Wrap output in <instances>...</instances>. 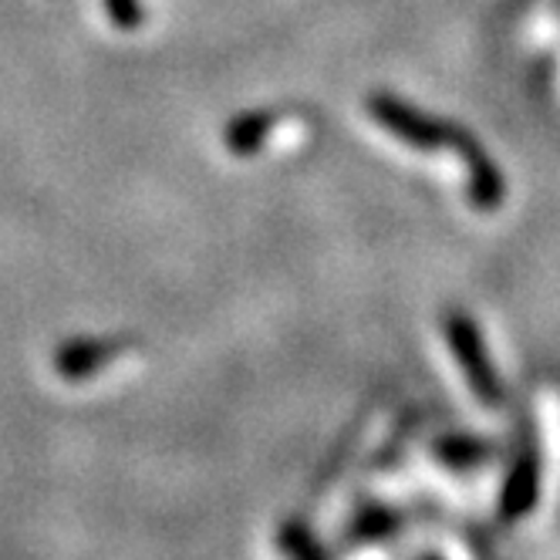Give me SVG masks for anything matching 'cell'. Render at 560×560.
I'll list each match as a JSON object with an SVG mask.
<instances>
[{
	"label": "cell",
	"mask_w": 560,
	"mask_h": 560,
	"mask_svg": "<svg viewBox=\"0 0 560 560\" xmlns=\"http://www.w3.org/2000/svg\"><path fill=\"white\" fill-rule=\"evenodd\" d=\"M369 115L375 122L402 145L419 149V152H456L459 163H466V192L472 199L476 210H497L506 196V183L503 173L497 170L493 159L483 152L463 126H453L446 118H435L402 98H395L388 92H375L365 102Z\"/></svg>",
	"instance_id": "6da1fadb"
},
{
	"label": "cell",
	"mask_w": 560,
	"mask_h": 560,
	"mask_svg": "<svg viewBox=\"0 0 560 560\" xmlns=\"http://www.w3.org/2000/svg\"><path fill=\"white\" fill-rule=\"evenodd\" d=\"M398 524H402V513H395L392 506H365L354 516L351 524V540H378L388 537Z\"/></svg>",
	"instance_id": "52a82bcc"
},
{
	"label": "cell",
	"mask_w": 560,
	"mask_h": 560,
	"mask_svg": "<svg viewBox=\"0 0 560 560\" xmlns=\"http://www.w3.org/2000/svg\"><path fill=\"white\" fill-rule=\"evenodd\" d=\"M277 122H280V112H270V108L244 112V115H236L233 122L223 129V142L236 155H254L273 136Z\"/></svg>",
	"instance_id": "5b68a950"
},
{
	"label": "cell",
	"mask_w": 560,
	"mask_h": 560,
	"mask_svg": "<svg viewBox=\"0 0 560 560\" xmlns=\"http://www.w3.org/2000/svg\"><path fill=\"white\" fill-rule=\"evenodd\" d=\"M102 4H105V14L112 18V24L122 31H136L145 18L142 0H102Z\"/></svg>",
	"instance_id": "9c48e42d"
},
{
	"label": "cell",
	"mask_w": 560,
	"mask_h": 560,
	"mask_svg": "<svg viewBox=\"0 0 560 560\" xmlns=\"http://www.w3.org/2000/svg\"><path fill=\"white\" fill-rule=\"evenodd\" d=\"M432 456L439 463H446L450 469H472L493 456V446L476 435H443V439H435Z\"/></svg>",
	"instance_id": "8992f818"
},
{
	"label": "cell",
	"mask_w": 560,
	"mask_h": 560,
	"mask_svg": "<svg viewBox=\"0 0 560 560\" xmlns=\"http://www.w3.org/2000/svg\"><path fill=\"white\" fill-rule=\"evenodd\" d=\"M537 500H540V450L534 439H524L500 493V516L506 524L524 520L537 506Z\"/></svg>",
	"instance_id": "3957f363"
},
{
	"label": "cell",
	"mask_w": 560,
	"mask_h": 560,
	"mask_svg": "<svg viewBox=\"0 0 560 560\" xmlns=\"http://www.w3.org/2000/svg\"><path fill=\"white\" fill-rule=\"evenodd\" d=\"M446 341H450V351H453V358L459 362V369H463L472 395L487 409H500L506 392H503V382H500V375L493 369V358L487 354L483 335H479V328H476V322H472L469 314L453 311L446 317Z\"/></svg>",
	"instance_id": "7a4b0ae2"
},
{
	"label": "cell",
	"mask_w": 560,
	"mask_h": 560,
	"mask_svg": "<svg viewBox=\"0 0 560 560\" xmlns=\"http://www.w3.org/2000/svg\"><path fill=\"white\" fill-rule=\"evenodd\" d=\"M122 341H112V338H78L68 341L55 351V372L68 382H82L92 378L95 372H102L112 358L122 354Z\"/></svg>",
	"instance_id": "277c9868"
},
{
	"label": "cell",
	"mask_w": 560,
	"mask_h": 560,
	"mask_svg": "<svg viewBox=\"0 0 560 560\" xmlns=\"http://www.w3.org/2000/svg\"><path fill=\"white\" fill-rule=\"evenodd\" d=\"M277 544H280V550H284V553H294V557H322V553H325L322 544H314V540H311L307 527H298V524H291V527L280 530Z\"/></svg>",
	"instance_id": "ba28073f"
}]
</instances>
